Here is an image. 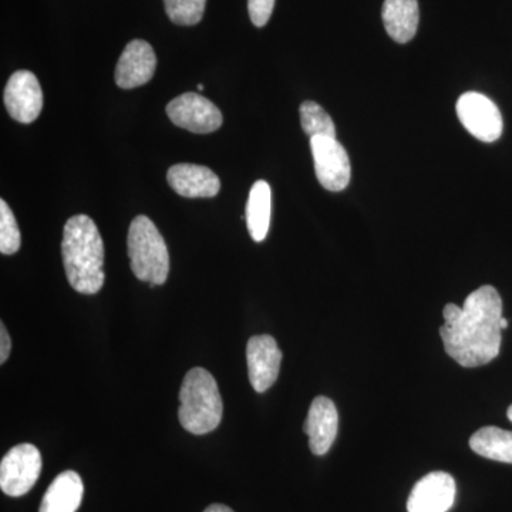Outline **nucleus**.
Instances as JSON below:
<instances>
[{
  "label": "nucleus",
  "mask_w": 512,
  "mask_h": 512,
  "mask_svg": "<svg viewBox=\"0 0 512 512\" xmlns=\"http://www.w3.org/2000/svg\"><path fill=\"white\" fill-rule=\"evenodd\" d=\"M440 336L451 359L463 367H478L500 355L503 301L497 289L481 286L470 293L463 308L448 303Z\"/></svg>",
  "instance_id": "nucleus-1"
},
{
  "label": "nucleus",
  "mask_w": 512,
  "mask_h": 512,
  "mask_svg": "<svg viewBox=\"0 0 512 512\" xmlns=\"http://www.w3.org/2000/svg\"><path fill=\"white\" fill-rule=\"evenodd\" d=\"M63 265L74 291L94 295L103 288L104 244L99 228L87 215H74L64 225Z\"/></svg>",
  "instance_id": "nucleus-2"
},
{
  "label": "nucleus",
  "mask_w": 512,
  "mask_h": 512,
  "mask_svg": "<svg viewBox=\"0 0 512 512\" xmlns=\"http://www.w3.org/2000/svg\"><path fill=\"white\" fill-rule=\"evenodd\" d=\"M224 403L217 380L208 370L194 367L184 377L180 390L178 419L188 433L204 436L220 426Z\"/></svg>",
  "instance_id": "nucleus-3"
},
{
  "label": "nucleus",
  "mask_w": 512,
  "mask_h": 512,
  "mask_svg": "<svg viewBox=\"0 0 512 512\" xmlns=\"http://www.w3.org/2000/svg\"><path fill=\"white\" fill-rule=\"evenodd\" d=\"M128 256L133 274L140 281L163 285L170 274V255L163 235L146 215L131 222L127 238Z\"/></svg>",
  "instance_id": "nucleus-4"
},
{
  "label": "nucleus",
  "mask_w": 512,
  "mask_h": 512,
  "mask_svg": "<svg viewBox=\"0 0 512 512\" xmlns=\"http://www.w3.org/2000/svg\"><path fill=\"white\" fill-rule=\"evenodd\" d=\"M42 473V456L33 444L10 448L0 463V488L9 497L28 494Z\"/></svg>",
  "instance_id": "nucleus-5"
},
{
  "label": "nucleus",
  "mask_w": 512,
  "mask_h": 512,
  "mask_svg": "<svg viewBox=\"0 0 512 512\" xmlns=\"http://www.w3.org/2000/svg\"><path fill=\"white\" fill-rule=\"evenodd\" d=\"M311 150L315 173L323 188L339 192L345 190L352 178V165L345 147L336 137H312Z\"/></svg>",
  "instance_id": "nucleus-6"
},
{
  "label": "nucleus",
  "mask_w": 512,
  "mask_h": 512,
  "mask_svg": "<svg viewBox=\"0 0 512 512\" xmlns=\"http://www.w3.org/2000/svg\"><path fill=\"white\" fill-rule=\"evenodd\" d=\"M457 116L468 133L484 143H494L503 134V116L484 94H463L457 101Z\"/></svg>",
  "instance_id": "nucleus-7"
},
{
  "label": "nucleus",
  "mask_w": 512,
  "mask_h": 512,
  "mask_svg": "<svg viewBox=\"0 0 512 512\" xmlns=\"http://www.w3.org/2000/svg\"><path fill=\"white\" fill-rule=\"evenodd\" d=\"M167 114L175 126L195 134L214 133L224 120L220 109L197 93H184L170 101Z\"/></svg>",
  "instance_id": "nucleus-8"
},
{
  "label": "nucleus",
  "mask_w": 512,
  "mask_h": 512,
  "mask_svg": "<svg viewBox=\"0 0 512 512\" xmlns=\"http://www.w3.org/2000/svg\"><path fill=\"white\" fill-rule=\"evenodd\" d=\"M5 106L13 120L33 123L43 109V93L39 80L29 70H19L10 76L5 89Z\"/></svg>",
  "instance_id": "nucleus-9"
},
{
  "label": "nucleus",
  "mask_w": 512,
  "mask_h": 512,
  "mask_svg": "<svg viewBox=\"0 0 512 512\" xmlns=\"http://www.w3.org/2000/svg\"><path fill=\"white\" fill-rule=\"evenodd\" d=\"M247 362L249 382L256 393H264L278 379L282 352L272 336H252L247 345Z\"/></svg>",
  "instance_id": "nucleus-10"
},
{
  "label": "nucleus",
  "mask_w": 512,
  "mask_h": 512,
  "mask_svg": "<svg viewBox=\"0 0 512 512\" xmlns=\"http://www.w3.org/2000/svg\"><path fill=\"white\" fill-rule=\"evenodd\" d=\"M454 498H456L454 478L443 471H434L414 485L407 501V511L447 512L453 507Z\"/></svg>",
  "instance_id": "nucleus-11"
},
{
  "label": "nucleus",
  "mask_w": 512,
  "mask_h": 512,
  "mask_svg": "<svg viewBox=\"0 0 512 512\" xmlns=\"http://www.w3.org/2000/svg\"><path fill=\"white\" fill-rule=\"evenodd\" d=\"M156 66V53L150 43L144 40H133L128 43L117 63V86L124 90L143 86L153 79Z\"/></svg>",
  "instance_id": "nucleus-12"
},
{
  "label": "nucleus",
  "mask_w": 512,
  "mask_h": 512,
  "mask_svg": "<svg viewBox=\"0 0 512 512\" xmlns=\"http://www.w3.org/2000/svg\"><path fill=\"white\" fill-rule=\"evenodd\" d=\"M339 429V414L335 403L328 397L313 400L303 431L308 434L309 447L315 456H325L335 443Z\"/></svg>",
  "instance_id": "nucleus-13"
},
{
  "label": "nucleus",
  "mask_w": 512,
  "mask_h": 512,
  "mask_svg": "<svg viewBox=\"0 0 512 512\" xmlns=\"http://www.w3.org/2000/svg\"><path fill=\"white\" fill-rule=\"evenodd\" d=\"M167 181L181 197L212 198L221 190V181L218 175L202 165H173L168 170Z\"/></svg>",
  "instance_id": "nucleus-14"
},
{
  "label": "nucleus",
  "mask_w": 512,
  "mask_h": 512,
  "mask_svg": "<svg viewBox=\"0 0 512 512\" xmlns=\"http://www.w3.org/2000/svg\"><path fill=\"white\" fill-rule=\"evenodd\" d=\"M84 485L76 471H64L43 495L39 512H76L82 504Z\"/></svg>",
  "instance_id": "nucleus-15"
},
{
  "label": "nucleus",
  "mask_w": 512,
  "mask_h": 512,
  "mask_svg": "<svg viewBox=\"0 0 512 512\" xmlns=\"http://www.w3.org/2000/svg\"><path fill=\"white\" fill-rule=\"evenodd\" d=\"M382 18L394 42L409 43L419 28V3L417 0H384Z\"/></svg>",
  "instance_id": "nucleus-16"
},
{
  "label": "nucleus",
  "mask_w": 512,
  "mask_h": 512,
  "mask_svg": "<svg viewBox=\"0 0 512 512\" xmlns=\"http://www.w3.org/2000/svg\"><path fill=\"white\" fill-rule=\"evenodd\" d=\"M247 227L255 242H262L271 224V187L266 181H256L249 192Z\"/></svg>",
  "instance_id": "nucleus-17"
},
{
  "label": "nucleus",
  "mask_w": 512,
  "mask_h": 512,
  "mask_svg": "<svg viewBox=\"0 0 512 512\" xmlns=\"http://www.w3.org/2000/svg\"><path fill=\"white\" fill-rule=\"evenodd\" d=\"M470 447L478 456L512 464V431L484 427L471 436Z\"/></svg>",
  "instance_id": "nucleus-18"
},
{
  "label": "nucleus",
  "mask_w": 512,
  "mask_h": 512,
  "mask_svg": "<svg viewBox=\"0 0 512 512\" xmlns=\"http://www.w3.org/2000/svg\"><path fill=\"white\" fill-rule=\"evenodd\" d=\"M302 128L309 137H336V127L325 109L315 101H303L301 106Z\"/></svg>",
  "instance_id": "nucleus-19"
},
{
  "label": "nucleus",
  "mask_w": 512,
  "mask_h": 512,
  "mask_svg": "<svg viewBox=\"0 0 512 512\" xmlns=\"http://www.w3.org/2000/svg\"><path fill=\"white\" fill-rule=\"evenodd\" d=\"M164 5L175 25L194 26L201 22L207 0H164Z\"/></svg>",
  "instance_id": "nucleus-20"
},
{
  "label": "nucleus",
  "mask_w": 512,
  "mask_h": 512,
  "mask_svg": "<svg viewBox=\"0 0 512 512\" xmlns=\"http://www.w3.org/2000/svg\"><path fill=\"white\" fill-rule=\"evenodd\" d=\"M20 249V231L12 210L5 200L0 201V252L16 254Z\"/></svg>",
  "instance_id": "nucleus-21"
},
{
  "label": "nucleus",
  "mask_w": 512,
  "mask_h": 512,
  "mask_svg": "<svg viewBox=\"0 0 512 512\" xmlns=\"http://www.w3.org/2000/svg\"><path fill=\"white\" fill-rule=\"evenodd\" d=\"M275 0H248L249 18L256 28H264L274 12Z\"/></svg>",
  "instance_id": "nucleus-22"
},
{
  "label": "nucleus",
  "mask_w": 512,
  "mask_h": 512,
  "mask_svg": "<svg viewBox=\"0 0 512 512\" xmlns=\"http://www.w3.org/2000/svg\"><path fill=\"white\" fill-rule=\"evenodd\" d=\"M10 349H12V340L5 325H0V363H5L10 355Z\"/></svg>",
  "instance_id": "nucleus-23"
},
{
  "label": "nucleus",
  "mask_w": 512,
  "mask_h": 512,
  "mask_svg": "<svg viewBox=\"0 0 512 512\" xmlns=\"http://www.w3.org/2000/svg\"><path fill=\"white\" fill-rule=\"evenodd\" d=\"M204 512H234V511H232L231 508L227 507V505L212 504Z\"/></svg>",
  "instance_id": "nucleus-24"
},
{
  "label": "nucleus",
  "mask_w": 512,
  "mask_h": 512,
  "mask_svg": "<svg viewBox=\"0 0 512 512\" xmlns=\"http://www.w3.org/2000/svg\"><path fill=\"white\" fill-rule=\"evenodd\" d=\"M508 328V320L504 318L503 316V319H501V329H507Z\"/></svg>",
  "instance_id": "nucleus-25"
},
{
  "label": "nucleus",
  "mask_w": 512,
  "mask_h": 512,
  "mask_svg": "<svg viewBox=\"0 0 512 512\" xmlns=\"http://www.w3.org/2000/svg\"><path fill=\"white\" fill-rule=\"evenodd\" d=\"M507 416H508V419H510L512 421V406H510V409H508Z\"/></svg>",
  "instance_id": "nucleus-26"
},
{
  "label": "nucleus",
  "mask_w": 512,
  "mask_h": 512,
  "mask_svg": "<svg viewBox=\"0 0 512 512\" xmlns=\"http://www.w3.org/2000/svg\"><path fill=\"white\" fill-rule=\"evenodd\" d=\"M198 90H204V86H202V84H198Z\"/></svg>",
  "instance_id": "nucleus-27"
}]
</instances>
